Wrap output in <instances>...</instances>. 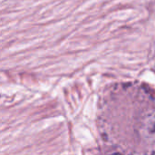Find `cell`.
Wrapping results in <instances>:
<instances>
[{
	"instance_id": "1",
	"label": "cell",
	"mask_w": 155,
	"mask_h": 155,
	"mask_svg": "<svg viewBox=\"0 0 155 155\" xmlns=\"http://www.w3.org/2000/svg\"><path fill=\"white\" fill-rule=\"evenodd\" d=\"M144 131L146 134H148L150 137H155V116H150L143 125Z\"/></svg>"
},
{
	"instance_id": "2",
	"label": "cell",
	"mask_w": 155,
	"mask_h": 155,
	"mask_svg": "<svg viewBox=\"0 0 155 155\" xmlns=\"http://www.w3.org/2000/svg\"><path fill=\"white\" fill-rule=\"evenodd\" d=\"M112 155H122V154H120V153H114V154H112Z\"/></svg>"
}]
</instances>
